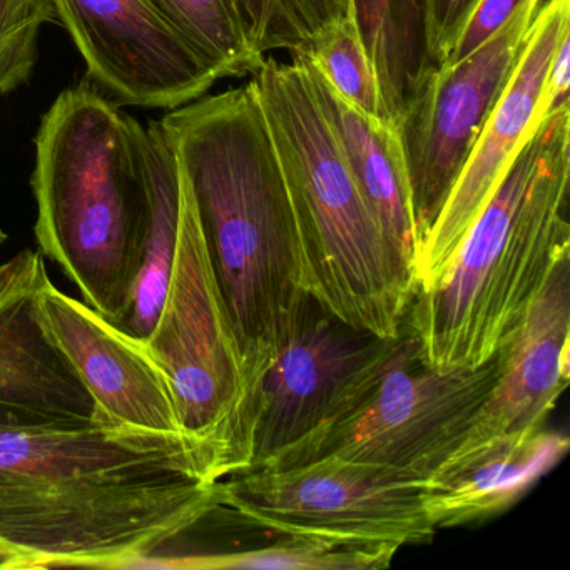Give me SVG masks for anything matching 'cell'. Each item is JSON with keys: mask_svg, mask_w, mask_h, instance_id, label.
I'll use <instances>...</instances> for the list:
<instances>
[{"mask_svg": "<svg viewBox=\"0 0 570 570\" xmlns=\"http://www.w3.org/2000/svg\"><path fill=\"white\" fill-rule=\"evenodd\" d=\"M252 85L292 203L303 289L340 322L399 338L412 272L373 218L305 65L265 58Z\"/></svg>", "mask_w": 570, "mask_h": 570, "instance_id": "4", "label": "cell"}, {"mask_svg": "<svg viewBox=\"0 0 570 570\" xmlns=\"http://www.w3.org/2000/svg\"><path fill=\"white\" fill-rule=\"evenodd\" d=\"M479 0H426V31L433 69L445 66Z\"/></svg>", "mask_w": 570, "mask_h": 570, "instance_id": "25", "label": "cell"}, {"mask_svg": "<svg viewBox=\"0 0 570 570\" xmlns=\"http://www.w3.org/2000/svg\"><path fill=\"white\" fill-rule=\"evenodd\" d=\"M567 35H570V0H546L537 11L509 85L490 112L432 232L416 252L413 292L426 288L439 278L492 198L513 156L540 121V99L550 61Z\"/></svg>", "mask_w": 570, "mask_h": 570, "instance_id": "12", "label": "cell"}, {"mask_svg": "<svg viewBox=\"0 0 570 570\" xmlns=\"http://www.w3.org/2000/svg\"><path fill=\"white\" fill-rule=\"evenodd\" d=\"M569 346L570 256H566L553 266L522 322L500 348L499 379L455 452L546 430L569 385Z\"/></svg>", "mask_w": 570, "mask_h": 570, "instance_id": "15", "label": "cell"}, {"mask_svg": "<svg viewBox=\"0 0 570 570\" xmlns=\"http://www.w3.org/2000/svg\"><path fill=\"white\" fill-rule=\"evenodd\" d=\"M48 278L41 253L32 249L0 265V429L98 422L85 383L39 320V289Z\"/></svg>", "mask_w": 570, "mask_h": 570, "instance_id": "14", "label": "cell"}, {"mask_svg": "<svg viewBox=\"0 0 570 570\" xmlns=\"http://www.w3.org/2000/svg\"><path fill=\"white\" fill-rule=\"evenodd\" d=\"M569 436L542 432L455 452L425 480V507L436 530L483 522L515 505L566 455Z\"/></svg>", "mask_w": 570, "mask_h": 570, "instance_id": "16", "label": "cell"}, {"mask_svg": "<svg viewBox=\"0 0 570 570\" xmlns=\"http://www.w3.org/2000/svg\"><path fill=\"white\" fill-rule=\"evenodd\" d=\"M159 122L195 203L248 393L309 298L278 155L252 82L202 96Z\"/></svg>", "mask_w": 570, "mask_h": 570, "instance_id": "2", "label": "cell"}, {"mask_svg": "<svg viewBox=\"0 0 570 570\" xmlns=\"http://www.w3.org/2000/svg\"><path fill=\"white\" fill-rule=\"evenodd\" d=\"M402 336L353 328L309 296L285 345L249 383L236 472L263 465L345 416L389 368Z\"/></svg>", "mask_w": 570, "mask_h": 570, "instance_id": "9", "label": "cell"}, {"mask_svg": "<svg viewBox=\"0 0 570 570\" xmlns=\"http://www.w3.org/2000/svg\"><path fill=\"white\" fill-rule=\"evenodd\" d=\"M89 76L119 105L176 109L218 81L153 0H55Z\"/></svg>", "mask_w": 570, "mask_h": 570, "instance_id": "11", "label": "cell"}, {"mask_svg": "<svg viewBox=\"0 0 570 570\" xmlns=\"http://www.w3.org/2000/svg\"><path fill=\"white\" fill-rule=\"evenodd\" d=\"M243 31L256 51H295L303 45L302 35L278 0H235Z\"/></svg>", "mask_w": 570, "mask_h": 570, "instance_id": "24", "label": "cell"}, {"mask_svg": "<svg viewBox=\"0 0 570 570\" xmlns=\"http://www.w3.org/2000/svg\"><path fill=\"white\" fill-rule=\"evenodd\" d=\"M569 153L567 105L537 122L439 278L413 292L405 332L425 365L490 362L570 256Z\"/></svg>", "mask_w": 570, "mask_h": 570, "instance_id": "3", "label": "cell"}, {"mask_svg": "<svg viewBox=\"0 0 570 570\" xmlns=\"http://www.w3.org/2000/svg\"><path fill=\"white\" fill-rule=\"evenodd\" d=\"M268 546L223 550L202 557L196 569L376 570L392 563L399 549L312 535H283Z\"/></svg>", "mask_w": 570, "mask_h": 570, "instance_id": "20", "label": "cell"}, {"mask_svg": "<svg viewBox=\"0 0 570 570\" xmlns=\"http://www.w3.org/2000/svg\"><path fill=\"white\" fill-rule=\"evenodd\" d=\"M56 21L55 0H0V96L29 81L42 26Z\"/></svg>", "mask_w": 570, "mask_h": 570, "instance_id": "23", "label": "cell"}, {"mask_svg": "<svg viewBox=\"0 0 570 570\" xmlns=\"http://www.w3.org/2000/svg\"><path fill=\"white\" fill-rule=\"evenodd\" d=\"M153 4L216 78H245L262 68L266 56L246 38L235 0H153Z\"/></svg>", "mask_w": 570, "mask_h": 570, "instance_id": "21", "label": "cell"}, {"mask_svg": "<svg viewBox=\"0 0 570 570\" xmlns=\"http://www.w3.org/2000/svg\"><path fill=\"white\" fill-rule=\"evenodd\" d=\"M131 116L91 86L61 92L36 136L39 248L118 325L139 265L142 183Z\"/></svg>", "mask_w": 570, "mask_h": 570, "instance_id": "5", "label": "cell"}, {"mask_svg": "<svg viewBox=\"0 0 570 570\" xmlns=\"http://www.w3.org/2000/svg\"><path fill=\"white\" fill-rule=\"evenodd\" d=\"M38 315L85 383L99 423L189 442L168 382L141 342L56 288L49 278L39 289Z\"/></svg>", "mask_w": 570, "mask_h": 570, "instance_id": "13", "label": "cell"}, {"mask_svg": "<svg viewBox=\"0 0 570 570\" xmlns=\"http://www.w3.org/2000/svg\"><path fill=\"white\" fill-rule=\"evenodd\" d=\"M570 35L560 41L543 85L540 99L539 119L552 115L569 105Z\"/></svg>", "mask_w": 570, "mask_h": 570, "instance_id": "28", "label": "cell"}, {"mask_svg": "<svg viewBox=\"0 0 570 570\" xmlns=\"http://www.w3.org/2000/svg\"><path fill=\"white\" fill-rule=\"evenodd\" d=\"M219 505L243 527L395 549L430 543L439 530L425 480L338 459L253 469L216 482Z\"/></svg>", "mask_w": 570, "mask_h": 570, "instance_id": "8", "label": "cell"}, {"mask_svg": "<svg viewBox=\"0 0 570 570\" xmlns=\"http://www.w3.org/2000/svg\"><path fill=\"white\" fill-rule=\"evenodd\" d=\"M499 372V353L479 368H432L403 330L395 358L345 416L256 469L338 459L426 480L455 452Z\"/></svg>", "mask_w": 570, "mask_h": 570, "instance_id": "7", "label": "cell"}, {"mask_svg": "<svg viewBox=\"0 0 570 570\" xmlns=\"http://www.w3.org/2000/svg\"><path fill=\"white\" fill-rule=\"evenodd\" d=\"M6 238H8V236H6V233L0 229V245L6 242Z\"/></svg>", "mask_w": 570, "mask_h": 570, "instance_id": "30", "label": "cell"}, {"mask_svg": "<svg viewBox=\"0 0 570 570\" xmlns=\"http://www.w3.org/2000/svg\"><path fill=\"white\" fill-rule=\"evenodd\" d=\"M298 58V56H293ZM299 59V58H298ZM302 61V59H299ZM305 65V61H302ZM316 98L345 149L356 185L386 242L412 272L416 258L415 228L405 159L396 126L372 118L343 101L305 65Z\"/></svg>", "mask_w": 570, "mask_h": 570, "instance_id": "17", "label": "cell"}, {"mask_svg": "<svg viewBox=\"0 0 570 570\" xmlns=\"http://www.w3.org/2000/svg\"><path fill=\"white\" fill-rule=\"evenodd\" d=\"M292 55L305 61L343 101L372 118L389 119L355 19L325 26Z\"/></svg>", "mask_w": 570, "mask_h": 570, "instance_id": "22", "label": "cell"}, {"mask_svg": "<svg viewBox=\"0 0 570 570\" xmlns=\"http://www.w3.org/2000/svg\"><path fill=\"white\" fill-rule=\"evenodd\" d=\"M523 0H479L445 66L455 65L485 45L510 21ZM443 68V66H442Z\"/></svg>", "mask_w": 570, "mask_h": 570, "instance_id": "26", "label": "cell"}, {"mask_svg": "<svg viewBox=\"0 0 570 570\" xmlns=\"http://www.w3.org/2000/svg\"><path fill=\"white\" fill-rule=\"evenodd\" d=\"M179 189L171 279L158 322L142 346L168 382L185 435L218 482L236 472L246 372L195 203L181 176Z\"/></svg>", "mask_w": 570, "mask_h": 570, "instance_id": "6", "label": "cell"}, {"mask_svg": "<svg viewBox=\"0 0 570 570\" xmlns=\"http://www.w3.org/2000/svg\"><path fill=\"white\" fill-rule=\"evenodd\" d=\"M386 118L396 125L430 72L426 0H352Z\"/></svg>", "mask_w": 570, "mask_h": 570, "instance_id": "19", "label": "cell"}, {"mask_svg": "<svg viewBox=\"0 0 570 570\" xmlns=\"http://www.w3.org/2000/svg\"><path fill=\"white\" fill-rule=\"evenodd\" d=\"M142 183L139 265L128 308L116 328L138 342L151 335L165 303L179 233V173L161 122L131 119Z\"/></svg>", "mask_w": 570, "mask_h": 570, "instance_id": "18", "label": "cell"}, {"mask_svg": "<svg viewBox=\"0 0 570 570\" xmlns=\"http://www.w3.org/2000/svg\"><path fill=\"white\" fill-rule=\"evenodd\" d=\"M542 0H523L485 45L430 72L399 121L416 252L439 219L470 153L509 85Z\"/></svg>", "mask_w": 570, "mask_h": 570, "instance_id": "10", "label": "cell"}, {"mask_svg": "<svg viewBox=\"0 0 570 570\" xmlns=\"http://www.w3.org/2000/svg\"><path fill=\"white\" fill-rule=\"evenodd\" d=\"M26 569L18 553L12 552L4 543H0V570Z\"/></svg>", "mask_w": 570, "mask_h": 570, "instance_id": "29", "label": "cell"}, {"mask_svg": "<svg viewBox=\"0 0 570 570\" xmlns=\"http://www.w3.org/2000/svg\"><path fill=\"white\" fill-rule=\"evenodd\" d=\"M218 505L188 440L99 422L0 429V543L26 569L148 566Z\"/></svg>", "mask_w": 570, "mask_h": 570, "instance_id": "1", "label": "cell"}, {"mask_svg": "<svg viewBox=\"0 0 570 570\" xmlns=\"http://www.w3.org/2000/svg\"><path fill=\"white\" fill-rule=\"evenodd\" d=\"M302 35L303 42L342 19L353 18L352 0H278Z\"/></svg>", "mask_w": 570, "mask_h": 570, "instance_id": "27", "label": "cell"}]
</instances>
